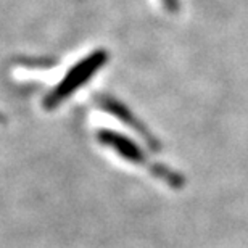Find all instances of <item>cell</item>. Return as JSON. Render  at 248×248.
<instances>
[{
	"label": "cell",
	"mask_w": 248,
	"mask_h": 248,
	"mask_svg": "<svg viewBox=\"0 0 248 248\" xmlns=\"http://www.w3.org/2000/svg\"><path fill=\"white\" fill-rule=\"evenodd\" d=\"M166 3V7L170 10H176L177 8V0H163Z\"/></svg>",
	"instance_id": "obj_4"
},
{
	"label": "cell",
	"mask_w": 248,
	"mask_h": 248,
	"mask_svg": "<svg viewBox=\"0 0 248 248\" xmlns=\"http://www.w3.org/2000/svg\"><path fill=\"white\" fill-rule=\"evenodd\" d=\"M107 60H108L107 52L97 50V52H92L91 55L86 57L84 60L74 64L66 73V76L62 79V82L47 95L46 102H44L46 103V108H48V110L57 108L63 100L71 97L79 87H82L84 84L107 63Z\"/></svg>",
	"instance_id": "obj_1"
},
{
	"label": "cell",
	"mask_w": 248,
	"mask_h": 248,
	"mask_svg": "<svg viewBox=\"0 0 248 248\" xmlns=\"http://www.w3.org/2000/svg\"><path fill=\"white\" fill-rule=\"evenodd\" d=\"M100 102H102L103 110L111 113L113 116H116L121 123L126 124L127 127H131L134 132H137L139 136L143 139V142L147 143V147L150 148L152 152H161V142L153 136V134L150 132V129L139 120V118L134 115V113L129 110L124 103L118 102L111 97H103V98H100Z\"/></svg>",
	"instance_id": "obj_3"
},
{
	"label": "cell",
	"mask_w": 248,
	"mask_h": 248,
	"mask_svg": "<svg viewBox=\"0 0 248 248\" xmlns=\"http://www.w3.org/2000/svg\"><path fill=\"white\" fill-rule=\"evenodd\" d=\"M97 139L102 145H105L108 148H111L116 155H120L123 160H126L132 165H139V166H153L150 161H148L147 153L142 150L140 145H137L132 139H129L124 134H120L116 131H111V129H100L97 134Z\"/></svg>",
	"instance_id": "obj_2"
}]
</instances>
